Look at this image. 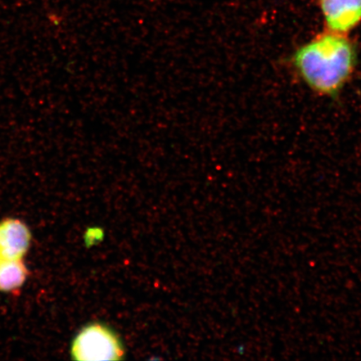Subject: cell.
<instances>
[{"instance_id":"1","label":"cell","mask_w":361,"mask_h":361,"mask_svg":"<svg viewBox=\"0 0 361 361\" xmlns=\"http://www.w3.org/2000/svg\"><path fill=\"white\" fill-rule=\"evenodd\" d=\"M291 61L311 90L322 96L335 97L353 74L357 51L346 35L328 31L302 45Z\"/></svg>"},{"instance_id":"3","label":"cell","mask_w":361,"mask_h":361,"mask_svg":"<svg viewBox=\"0 0 361 361\" xmlns=\"http://www.w3.org/2000/svg\"><path fill=\"white\" fill-rule=\"evenodd\" d=\"M331 32L346 35L361 23V0H318Z\"/></svg>"},{"instance_id":"2","label":"cell","mask_w":361,"mask_h":361,"mask_svg":"<svg viewBox=\"0 0 361 361\" xmlns=\"http://www.w3.org/2000/svg\"><path fill=\"white\" fill-rule=\"evenodd\" d=\"M124 354L118 336L99 323L81 329L71 345V355L78 360H119Z\"/></svg>"},{"instance_id":"5","label":"cell","mask_w":361,"mask_h":361,"mask_svg":"<svg viewBox=\"0 0 361 361\" xmlns=\"http://www.w3.org/2000/svg\"><path fill=\"white\" fill-rule=\"evenodd\" d=\"M27 269L22 259H0V290L11 291L25 281Z\"/></svg>"},{"instance_id":"4","label":"cell","mask_w":361,"mask_h":361,"mask_svg":"<svg viewBox=\"0 0 361 361\" xmlns=\"http://www.w3.org/2000/svg\"><path fill=\"white\" fill-rule=\"evenodd\" d=\"M30 238L29 228L20 221L7 219L0 223V259H22Z\"/></svg>"}]
</instances>
